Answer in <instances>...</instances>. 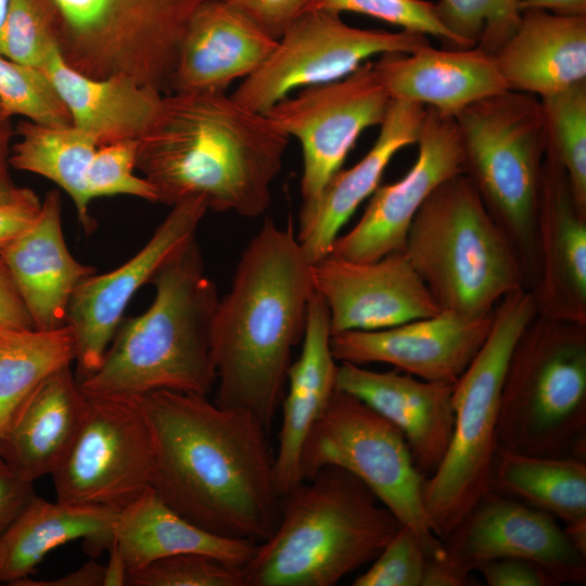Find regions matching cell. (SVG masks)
Listing matches in <instances>:
<instances>
[{
    "label": "cell",
    "instance_id": "53",
    "mask_svg": "<svg viewBox=\"0 0 586 586\" xmlns=\"http://www.w3.org/2000/svg\"><path fill=\"white\" fill-rule=\"evenodd\" d=\"M0 114H2V113H1V107H0Z\"/></svg>",
    "mask_w": 586,
    "mask_h": 586
},
{
    "label": "cell",
    "instance_id": "33",
    "mask_svg": "<svg viewBox=\"0 0 586 586\" xmlns=\"http://www.w3.org/2000/svg\"><path fill=\"white\" fill-rule=\"evenodd\" d=\"M16 132L20 140L11 148L9 164L40 175L66 191L82 228L91 233L97 222L89 212L92 200L86 176L97 142L74 125L52 126L24 119L18 123Z\"/></svg>",
    "mask_w": 586,
    "mask_h": 586
},
{
    "label": "cell",
    "instance_id": "27",
    "mask_svg": "<svg viewBox=\"0 0 586 586\" xmlns=\"http://www.w3.org/2000/svg\"><path fill=\"white\" fill-rule=\"evenodd\" d=\"M87 402L71 366L50 374L0 430V456L26 480L51 475L76 436Z\"/></svg>",
    "mask_w": 586,
    "mask_h": 586
},
{
    "label": "cell",
    "instance_id": "39",
    "mask_svg": "<svg viewBox=\"0 0 586 586\" xmlns=\"http://www.w3.org/2000/svg\"><path fill=\"white\" fill-rule=\"evenodd\" d=\"M131 586H245L242 566L202 553L158 559L128 574Z\"/></svg>",
    "mask_w": 586,
    "mask_h": 586
},
{
    "label": "cell",
    "instance_id": "24",
    "mask_svg": "<svg viewBox=\"0 0 586 586\" xmlns=\"http://www.w3.org/2000/svg\"><path fill=\"white\" fill-rule=\"evenodd\" d=\"M276 46V39L235 7L206 0L183 34L170 92H225L259 68Z\"/></svg>",
    "mask_w": 586,
    "mask_h": 586
},
{
    "label": "cell",
    "instance_id": "8",
    "mask_svg": "<svg viewBox=\"0 0 586 586\" xmlns=\"http://www.w3.org/2000/svg\"><path fill=\"white\" fill-rule=\"evenodd\" d=\"M536 314L527 289L512 291L501 298L494 309L485 342L455 382L451 441L423 487L429 523L442 540L491 491L508 361L517 340Z\"/></svg>",
    "mask_w": 586,
    "mask_h": 586
},
{
    "label": "cell",
    "instance_id": "52",
    "mask_svg": "<svg viewBox=\"0 0 586 586\" xmlns=\"http://www.w3.org/2000/svg\"><path fill=\"white\" fill-rule=\"evenodd\" d=\"M9 0H0V29L2 27Z\"/></svg>",
    "mask_w": 586,
    "mask_h": 586
},
{
    "label": "cell",
    "instance_id": "45",
    "mask_svg": "<svg viewBox=\"0 0 586 586\" xmlns=\"http://www.w3.org/2000/svg\"><path fill=\"white\" fill-rule=\"evenodd\" d=\"M35 496L34 482L17 474L0 456V538Z\"/></svg>",
    "mask_w": 586,
    "mask_h": 586
},
{
    "label": "cell",
    "instance_id": "7",
    "mask_svg": "<svg viewBox=\"0 0 586 586\" xmlns=\"http://www.w3.org/2000/svg\"><path fill=\"white\" fill-rule=\"evenodd\" d=\"M498 447L586 460V324L536 314L510 355Z\"/></svg>",
    "mask_w": 586,
    "mask_h": 586
},
{
    "label": "cell",
    "instance_id": "19",
    "mask_svg": "<svg viewBox=\"0 0 586 586\" xmlns=\"http://www.w3.org/2000/svg\"><path fill=\"white\" fill-rule=\"evenodd\" d=\"M530 292L539 316L586 324V211L563 168L545 154L535 222Z\"/></svg>",
    "mask_w": 586,
    "mask_h": 586
},
{
    "label": "cell",
    "instance_id": "13",
    "mask_svg": "<svg viewBox=\"0 0 586 586\" xmlns=\"http://www.w3.org/2000/svg\"><path fill=\"white\" fill-rule=\"evenodd\" d=\"M429 44L421 33L359 28L346 24L339 13L307 10L231 97L245 109L265 114L292 91L341 79L371 56L410 53Z\"/></svg>",
    "mask_w": 586,
    "mask_h": 586
},
{
    "label": "cell",
    "instance_id": "2",
    "mask_svg": "<svg viewBox=\"0 0 586 586\" xmlns=\"http://www.w3.org/2000/svg\"><path fill=\"white\" fill-rule=\"evenodd\" d=\"M311 262L292 224L266 218L237 264L211 328L215 403L253 413L269 431L286 387L293 347L315 292Z\"/></svg>",
    "mask_w": 586,
    "mask_h": 586
},
{
    "label": "cell",
    "instance_id": "23",
    "mask_svg": "<svg viewBox=\"0 0 586 586\" xmlns=\"http://www.w3.org/2000/svg\"><path fill=\"white\" fill-rule=\"evenodd\" d=\"M59 191L47 193L34 221L1 253L34 328L66 324L69 301L78 285L95 273L68 251L61 221Z\"/></svg>",
    "mask_w": 586,
    "mask_h": 586
},
{
    "label": "cell",
    "instance_id": "16",
    "mask_svg": "<svg viewBox=\"0 0 586 586\" xmlns=\"http://www.w3.org/2000/svg\"><path fill=\"white\" fill-rule=\"evenodd\" d=\"M207 211L202 198L173 205L135 256L110 272L90 276L78 285L66 315V324L75 340L78 381L99 368L131 297L150 283L175 252L195 238Z\"/></svg>",
    "mask_w": 586,
    "mask_h": 586
},
{
    "label": "cell",
    "instance_id": "49",
    "mask_svg": "<svg viewBox=\"0 0 586 586\" xmlns=\"http://www.w3.org/2000/svg\"><path fill=\"white\" fill-rule=\"evenodd\" d=\"M104 565L91 560L64 576L52 581L35 582L29 578L21 581L17 585L37 586H103Z\"/></svg>",
    "mask_w": 586,
    "mask_h": 586
},
{
    "label": "cell",
    "instance_id": "40",
    "mask_svg": "<svg viewBox=\"0 0 586 586\" xmlns=\"http://www.w3.org/2000/svg\"><path fill=\"white\" fill-rule=\"evenodd\" d=\"M309 10L367 15L399 29L433 36L445 48H461L438 20L434 2L426 0H313Z\"/></svg>",
    "mask_w": 586,
    "mask_h": 586
},
{
    "label": "cell",
    "instance_id": "41",
    "mask_svg": "<svg viewBox=\"0 0 586 586\" xmlns=\"http://www.w3.org/2000/svg\"><path fill=\"white\" fill-rule=\"evenodd\" d=\"M138 140L129 139L97 148L87 170V189L91 200L126 194L158 202L155 188L135 175Z\"/></svg>",
    "mask_w": 586,
    "mask_h": 586
},
{
    "label": "cell",
    "instance_id": "31",
    "mask_svg": "<svg viewBox=\"0 0 586 586\" xmlns=\"http://www.w3.org/2000/svg\"><path fill=\"white\" fill-rule=\"evenodd\" d=\"M112 535L128 574L180 553L207 555L243 568L257 545L221 537L196 526L170 509L152 487L119 512Z\"/></svg>",
    "mask_w": 586,
    "mask_h": 586
},
{
    "label": "cell",
    "instance_id": "36",
    "mask_svg": "<svg viewBox=\"0 0 586 586\" xmlns=\"http://www.w3.org/2000/svg\"><path fill=\"white\" fill-rule=\"evenodd\" d=\"M61 20L53 0H9L0 29V54L43 71L60 51Z\"/></svg>",
    "mask_w": 586,
    "mask_h": 586
},
{
    "label": "cell",
    "instance_id": "12",
    "mask_svg": "<svg viewBox=\"0 0 586 586\" xmlns=\"http://www.w3.org/2000/svg\"><path fill=\"white\" fill-rule=\"evenodd\" d=\"M429 559L422 586H464L471 574L497 559L531 560L562 584L586 582V553L556 518L509 495L489 491L443 539Z\"/></svg>",
    "mask_w": 586,
    "mask_h": 586
},
{
    "label": "cell",
    "instance_id": "47",
    "mask_svg": "<svg viewBox=\"0 0 586 586\" xmlns=\"http://www.w3.org/2000/svg\"><path fill=\"white\" fill-rule=\"evenodd\" d=\"M31 328L28 310L0 257V332Z\"/></svg>",
    "mask_w": 586,
    "mask_h": 586
},
{
    "label": "cell",
    "instance_id": "5",
    "mask_svg": "<svg viewBox=\"0 0 586 586\" xmlns=\"http://www.w3.org/2000/svg\"><path fill=\"white\" fill-rule=\"evenodd\" d=\"M402 523L356 476L328 466L282 496L243 566L245 586H333L371 563Z\"/></svg>",
    "mask_w": 586,
    "mask_h": 586
},
{
    "label": "cell",
    "instance_id": "22",
    "mask_svg": "<svg viewBox=\"0 0 586 586\" xmlns=\"http://www.w3.org/2000/svg\"><path fill=\"white\" fill-rule=\"evenodd\" d=\"M425 113L419 103L392 99L367 154L351 168L337 170L313 202L302 204L296 238L311 263L330 254L342 227L380 186L394 155L417 143Z\"/></svg>",
    "mask_w": 586,
    "mask_h": 586
},
{
    "label": "cell",
    "instance_id": "48",
    "mask_svg": "<svg viewBox=\"0 0 586 586\" xmlns=\"http://www.w3.org/2000/svg\"><path fill=\"white\" fill-rule=\"evenodd\" d=\"M13 127L10 118L0 114V203H8L24 196L30 189L17 187L11 179L9 164L10 141Z\"/></svg>",
    "mask_w": 586,
    "mask_h": 586
},
{
    "label": "cell",
    "instance_id": "21",
    "mask_svg": "<svg viewBox=\"0 0 586 586\" xmlns=\"http://www.w3.org/2000/svg\"><path fill=\"white\" fill-rule=\"evenodd\" d=\"M454 385L399 370L378 372L352 362L337 365L335 379L337 390L357 397L400 430L425 477L437 470L451 441Z\"/></svg>",
    "mask_w": 586,
    "mask_h": 586
},
{
    "label": "cell",
    "instance_id": "18",
    "mask_svg": "<svg viewBox=\"0 0 586 586\" xmlns=\"http://www.w3.org/2000/svg\"><path fill=\"white\" fill-rule=\"evenodd\" d=\"M311 276L332 333L381 330L441 311L403 251L371 262L328 254L311 264Z\"/></svg>",
    "mask_w": 586,
    "mask_h": 586
},
{
    "label": "cell",
    "instance_id": "28",
    "mask_svg": "<svg viewBox=\"0 0 586 586\" xmlns=\"http://www.w3.org/2000/svg\"><path fill=\"white\" fill-rule=\"evenodd\" d=\"M509 90L543 98L586 80V16L521 11L494 54Z\"/></svg>",
    "mask_w": 586,
    "mask_h": 586
},
{
    "label": "cell",
    "instance_id": "30",
    "mask_svg": "<svg viewBox=\"0 0 586 586\" xmlns=\"http://www.w3.org/2000/svg\"><path fill=\"white\" fill-rule=\"evenodd\" d=\"M120 511L98 505L48 501L37 495L0 538V582L17 585L53 549L84 539L98 557L109 550Z\"/></svg>",
    "mask_w": 586,
    "mask_h": 586
},
{
    "label": "cell",
    "instance_id": "29",
    "mask_svg": "<svg viewBox=\"0 0 586 586\" xmlns=\"http://www.w3.org/2000/svg\"><path fill=\"white\" fill-rule=\"evenodd\" d=\"M43 72L67 107L73 125L98 146L140 139L155 118L163 93L126 76L91 78L67 65L60 51Z\"/></svg>",
    "mask_w": 586,
    "mask_h": 586
},
{
    "label": "cell",
    "instance_id": "26",
    "mask_svg": "<svg viewBox=\"0 0 586 586\" xmlns=\"http://www.w3.org/2000/svg\"><path fill=\"white\" fill-rule=\"evenodd\" d=\"M328 308L315 291L307 313L302 352L288 370L281 402V426L275 453V473L281 496L301 483V459L306 438L333 392L337 364L331 349Z\"/></svg>",
    "mask_w": 586,
    "mask_h": 586
},
{
    "label": "cell",
    "instance_id": "6",
    "mask_svg": "<svg viewBox=\"0 0 586 586\" xmlns=\"http://www.w3.org/2000/svg\"><path fill=\"white\" fill-rule=\"evenodd\" d=\"M441 310L477 320L507 294L525 288L512 245L463 174L426 198L403 250Z\"/></svg>",
    "mask_w": 586,
    "mask_h": 586
},
{
    "label": "cell",
    "instance_id": "32",
    "mask_svg": "<svg viewBox=\"0 0 586 586\" xmlns=\"http://www.w3.org/2000/svg\"><path fill=\"white\" fill-rule=\"evenodd\" d=\"M491 491L559 518L565 527L586 526V460L535 456L498 447Z\"/></svg>",
    "mask_w": 586,
    "mask_h": 586
},
{
    "label": "cell",
    "instance_id": "4",
    "mask_svg": "<svg viewBox=\"0 0 586 586\" xmlns=\"http://www.w3.org/2000/svg\"><path fill=\"white\" fill-rule=\"evenodd\" d=\"M151 306L120 321L99 368L79 380L87 397L169 390L207 396L216 383L211 328L219 301L196 238L153 275Z\"/></svg>",
    "mask_w": 586,
    "mask_h": 586
},
{
    "label": "cell",
    "instance_id": "42",
    "mask_svg": "<svg viewBox=\"0 0 586 586\" xmlns=\"http://www.w3.org/2000/svg\"><path fill=\"white\" fill-rule=\"evenodd\" d=\"M429 558L411 528L402 525L358 575L354 586H422Z\"/></svg>",
    "mask_w": 586,
    "mask_h": 586
},
{
    "label": "cell",
    "instance_id": "1",
    "mask_svg": "<svg viewBox=\"0 0 586 586\" xmlns=\"http://www.w3.org/2000/svg\"><path fill=\"white\" fill-rule=\"evenodd\" d=\"M152 440L151 487L175 512L221 537H270L282 496L268 430L251 412L169 390L136 396Z\"/></svg>",
    "mask_w": 586,
    "mask_h": 586
},
{
    "label": "cell",
    "instance_id": "14",
    "mask_svg": "<svg viewBox=\"0 0 586 586\" xmlns=\"http://www.w3.org/2000/svg\"><path fill=\"white\" fill-rule=\"evenodd\" d=\"M87 398L76 436L51 474L56 500L122 511L151 487L149 424L137 397Z\"/></svg>",
    "mask_w": 586,
    "mask_h": 586
},
{
    "label": "cell",
    "instance_id": "15",
    "mask_svg": "<svg viewBox=\"0 0 586 586\" xmlns=\"http://www.w3.org/2000/svg\"><path fill=\"white\" fill-rule=\"evenodd\" d=\"M391 100L367 61L341 79L300 89L265 113L301 144L302 204L313 202L341 169L361 132L381 125Z\"/></svg>",
    "mask_w": 586,
    "mask_h": 586
},
{
    "label": "cell",
    "instance_id": "50",
    "mask_svg": "<svg viewBox=\"0 0 586 586\" xmlns=\"http://www.w3.org/2000/svg\"><path fill=\"white\" fill-rule=\"evenodd\" d=\"M524 10H544L565 16H586V0H522L520 11Z\"/></svg>",
    "mask_w": 586,
    "mask_h": 586
},
{
    "label": "cell",
    "instance_id": "20",
    "mask_svg": "<svg viewBox=\"0 0 586 586\" xmlns=\"http://www.w3.org/2000/svg\"><path fill=\"white\" fill-rule=\"evenodd\" d=\"M491 317L470 320L441 310L373 331L331 334L336 361L365 365L382 362L426 381L456 382L485 342Z\"/></svg>",
    "mask_w": 586,
    "mask_h": 586
},
{
    "label": "cell",
    "instance_id": "17",
    "mask_svg": "<svg viewBox=\"0 0 586 586\" xmlns=\"http://www.w3.org/2000/svg\"><path fill=\"white\" fill-rule=\"evenodd\" d=\"M418 155L399 180L379 186L357 224L339 235L330 254L371 262L402 252L410 224L426 198L446 179L462 174V152L454 117L426 107Z\"/></svg>",
    "mask_w": 586,
    "mask_h": 586
},
{
    "label": "cell",
    "instance_id": "38",
    "mask_svg": "<svg viewBox=\"0 0 586 586\" xmlns=\"http://www.w3.org/2000/svg\"><path fill=\"white\" fill-rule=\"evenodd\" d=\"M0 107L5 117L52 125H73L71 114L47 74L0 54Z\"/></svg>",
    "mask_w": 586,
    "mask_h": 586
},
{
    "label": "cell",
    "instance_id": "11",
    "mask_svg": "<svg viewBox=\"0 0 586 586\" xmlns=\"http://www.w3.org/2000/svg\"><path fill=\"white\" fill-rule=\"evenodd\" d=\"M339 467L360 480L402 523L413 531L429 559L444 543L424 508L425 476L417 469L398 428L357 397L335 388L310 430L301 459L302 480Z\"/></svg>",
    "mask_w": 586,
    "mask_h": 586
},
{
    "label": "cell",
    "instance_id": "43",
    "mask_svg": "<svg viewBox=\"0 0 586 586\" xmlns=\"http://www.w3.org/2000/svg\"><path fill=\"white\" fill-rule=\"evenodd\" d=\"M245 14L267 35L278 40L313 0H222Z\"/></svg>",
    "mask_w": 586,
    "mask_h": 586
},
{
    "label": "cell",
    "instance_id": "34",
    "mask_svg": "<svg viewBox=\"0 0 586 586\" xmlns=\"http://www.w3.org/2000/svg\"><path fill=\"white\" fill-rule=\"evenodd\" d=\"M75 357V340L67 324L0 332V430L46 378L71 366Z\"/></svg>",
    "mask_w": 586,
    "mask_h": 586
},
{
    "label": "cell",
    "instance_id": "46",
    "mask_svg": "<svg viewBox=\"0 0 586 586\" xmlns=\"http://www.w3.org/2000/svg\"><path fill=\"white\" fill-rule=\"evenodd\" d=\"M41 201L30 189L18 200L0 203V253L37 217Z\"/></svg>",
    "mask_w": 586,
    "mask_h": 586
},
{
    "label": "cell",
    "instance_id": "25",
    "mask_svg": "<svg viewBox=\"0 0 586 586\" xmlns=\"http://www.w3.org/2000/svg\"><path fill=\"white\" fill-rule=\"evenodd\" d=\"M373 66L391 99L416 102L448 117L509 90L494 54L477 46L429 44L410 53L380 55Z\"/></svg>",
    "mask_w": 586,
    "mask_h": 586
},
{
    "label": "cell",
    "instance_id": "37",
    "mask_svg": "<svg viewBox=\"0 0 586 586\" xmlns=\"http://www.w3.org/2000/svg\"><path fill=\"white\" fill-rule=\"evenodd\" d=\"M522 0H438L435 12L462 48L495 54L517 29Z\"/></svg>",
    "mask_w": 586,
    "mask_h": 586
},
{
    "label": "cell",
    "instance_id": "3",
    "mask_svg": "<svg viewBox=\"0 0 586 586\" xmlns=\"http://www.w3.org/2000/svg\"><path fill=\"white\" fill-rule=\"evenodd\" d=\"M289 141L226 92L173 91L138 139L137 168L161 203L202 198L214 212L255 218L270 205Z\"/></svg>",
    "mask_w": 586,
    "mask_h": 586
},
{
    "label": "cell",
    "instance_id": "35",
    "mask_svg": "<svg viewBox=\"0 0 586 586\" xmlns=\"http://www.w3.org/2000/svg\"><path fill=\"white\" fill-rule=\"evenodd\" d=\"M538 99L546 153L563 168L576 203L586 211V80Z\"/></svg>",
    "mask_w": 586,
    "mask_h": 586
},
{
    "label": "cell",
    "instance_id": "9",
    "mask_svg": "<svg viewBox=\"0 0 586 586\" xmlns=\"http://www.w3.org/2000/svg\"><path fill=\"white\" fill-rule=\"evenodd\" d=\"M462 174L522 265L526 289L535 272V222L546 138L537 97L507 90L455 117Z\"/></svg>",
    "mask_w": 586,
    "mask_h": 586
},
{
    "label": "cell",
    "instance_id": "44",
    "mask_svg": "<svg viewBox=\"0 0 586 586\" xmlns=\"http://www.w3.org/2000/svg\"><path fill=\"white\" fill-rule=\"evenodd\" d=\"M489 586H559L542 565L522 558H504L480 568Z\"/></svg>",
    "mask_w": 586,
    "mask_h": 586
},
{
    "label": "cell",
    "instance_id": "51",
    "mask_svg": "<svg viewBox=\"0 0 586 586\" xmlns=\"http://www.w3.org/2000/svg\"><path fill=\"white\" fill-rule=\"evenodd\" d=\"M110 559L104 565L103 586H123L127 585L128 570L124 558L117 547L112 543L109 548Z\"/></svg>",
    "mask_w": 586,
    "mask_h": 586
},
{
    "label": "cell",
    "instance_id": "10",
    "mask_svg": "<svg viewBox=\"0 0 586 586\" xmlns=\"http://www.w3.org/2000/svg\"><path fill=\"white\" fill-rule=\"evenodd\" d=\"M53 1L67 65L91 78L126 76L169 93L183 34L206 0Z\"/></svg>",
    "mask_w": 586,
    "mask_h": 586
}]
</instances>
